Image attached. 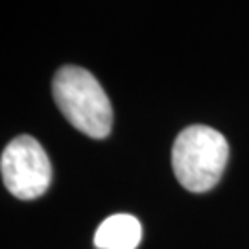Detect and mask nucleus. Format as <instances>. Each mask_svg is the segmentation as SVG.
I'll return each mask as SVG.
<instances>
[{"mask_svg":"<svg viewBox=\"0 0 249 249\" xmlns=\"http://www.w3.org/2000/svg\"><path fill=\"white\" fill-rule=\"evenodd\" d=\"M229 160V142L209 125H188L172 148V166L181 187L190 192H209L223 176Z\"/></svg>","mask_w":249,"mask_h":249,"instance_id":"obj_2","label":"nucleus"},{"mask_svg":"<svg viewBox=\"0 0 249 249\" xmlns=\"http://www.w3.org/2000/svg\"><path fill=\"white\" fill-rule=\"evenodd\" d=\"M0 174L9 194L22 201L41 197L52 183L50 159L39 141L30 135H20L4 148Z\"/></svg>","mask_w":249,"mask_h":249,"instance_id":"obj_3","label":"nucleus"},{"mask_svg":"<svg viewBox=\"0 0 249 249\" xmlns=\"http://www.w3.org/2000/svg\"><path fill=\"white\" fill-rule=\"evenodd\" d=\"M52 94L61 115L90 139H106L113 127V107L100 81L87 69L65 65L55 72Z\"/></svg>","mask_w":249,"mask_h":249,"instance_id":"obj_1","label":"nucleus"},{"mask_svg":"<svg viewBox=\"0 0 249 249\" xmlns=\"http://www.w3.org/2000/svg\"><path fill=\"white\" fill-rule=\"evenodd\" d=\"M141 240L142 225L131 214H113L94 232V246L98 249H137Z\"/></svg>","mask_w":249,"mask_h":249,"instance_id":"obj_4","label":"nucleus"}]
</instances>
